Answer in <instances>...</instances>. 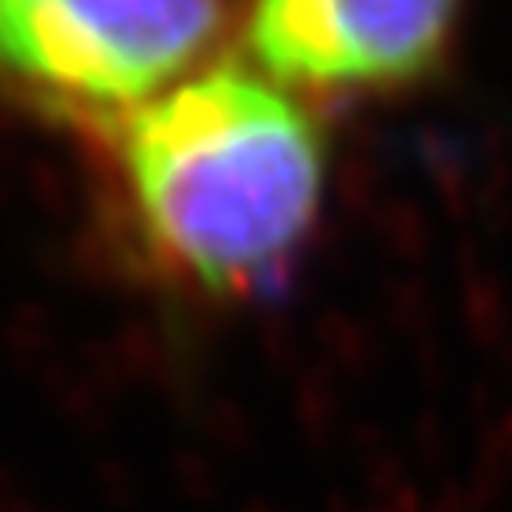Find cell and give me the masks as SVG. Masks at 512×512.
<instances>
[{
	"instance_id": "cell-1",
	"label": "cell",
	"mask_w": 512,
	"mask_h": 512,
	"mask_svg": "<svg viewBox=\"0 0 512 512\" xmlns=\"http://www.w3.org/2000/svg\"><path fill=\"white\" fill-rule=\"evenodd\" d=\"M323 133L251 69H213L133 107L122 175L145 270L171 293H281L323 205Z\"/></svg>"
},
{
	"instance_id": "cell-2",
	"label": "cell",
	"mask_w": 512,
	"mask_h": 512,
	"mask_svg": "<svg viewBox=\"0 0 512 512\" xmlns=\"http://www.w3.org/2000/svg\"><path fill=\"white\" fill-rule=\"evenodd\" d=\"M224 0H0V76L76 107H141L186 73Z\"/></svg>"
},
{
	"instance_id": "cell-3",
	"label": "cell",
	"mask_w": 512,
	"mask_h": 512,
	"mask_svg": "<svg viewBox=\"0 0 512 512\" xmlns=\"http://www.w3.org/2000/svg\"><path fill=\"white\" fill-rule=\"evenodd\" d=\"M459 0H255L258 65L304 88H384L440 57Z\"/></svg>"
}]
</instances>
